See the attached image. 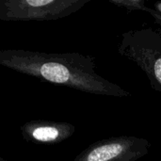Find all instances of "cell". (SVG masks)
<instances>
[{
    "mask_svg": "<svg viewBox=\"0 0 161 161\" xmlns=\"http://www.w3.org/2000/svg\"><path fill=\"white\" fill-rule=\"evenodd\" d=\"M20 131L27 142L55 145L72 137L75 132V126L67 122L34 120L21 125Z\"/></svg>",
    "mask_w": 161,
    "mask_h": 161,
    "instance_id": "5b68a950",
    "label": "cell"
},
{
    "mask_svg": "<svg viewBox=\"0 0 161 161\" xmlns=\"http://www.w3.org/2000/svg\"><path fill=\"white\" fill-rule=\"evenodd\" d=\"M148 140L136 136H118L95 142L73 161H136L149 153Z\"/></svg>",
    "mask_w": 161,
    "mask_h": 161,
    "instance_id": "277c9868",
    "label": "cell"
},
{
    "mask_svg": "<svg viewBox=\"0 0 161 161\" xmlns=\"http://www.w3.org/2000/svg\"><path fill=\"white\" fill-rule=\"evenodd\" d=\"M148 13H150L153 17H154V19H155V21H156V23L157 24H158V25L161 26V14L160 13H158V12H157L154 8H149V10H148Z\"/></svg>",
    "mask_w": 161,
    "mask_h": 161,
    "instance_id": "52a82bcc",
    "label": "cell"
},
{
    "mask_svg": "<svg viewBox=\"0 0 161 161\" xmlns=\"http://www.w3.org/2000/svg\"><path fill=\"white\" fill-rule=\"evenodd\" d=\"M91 0H0V20L29 22L58 20L78 11Z\"/></svg>",
    "mask_w": 161,
    "mask_h": 161,
    "instance_id": "3957f363",
    "label": "cell"
},
{
    "mask_svg": "<svg viewBox=\"0 0 161 161\" xmlns=\"http://www.w3.org/2000/svg\"><path fill=\"white\" fill-rule=\"evenodd\" d=\"M155 7H156V8H154V9H155L157 12H158V13H160L161 14V2H158V3H156Z\"/></svg>",
    "mask_w": 161,
    "mask_h": 161,
    "instance_id": "ba28073f",
    "label": "cell"
},
{
    "mask_svg": "<svg viewBox=\"0 0 161 161\" xmlns=\"http://www.w3.org/2000/svg\"><path fill=\"white\" fill-rule=\"evenodd\" d=\"M0 64L43 82L83 92L126 98L131 93L95 72V59L81 53H47L23 49L0 51Z\"/></svg>",
    "mask_w": 161,
    "mask_h": 161,
    "instance_id": "6da1fadb",
    "label": "cell"
},
{
    "mask_svg": "<svg viewBox=\"0 0 161 161\" xmlns=\"http://www.w3.org/2000/svg\"><path fill=\"white\" fill-rule=\"evenodd\" d=\"M117 49L143 71L152 88L161 93V26L122 33Z\"/></svg>",
    "mask_w": 161,
    "mask_h": 161,
    "instance_id": "7a4b0ae2",
    "label": "cell"
},
{
    "mask_svg": "<svg viewBox=\"0 0 161 161\" xmlns=\"http://www.w3.org/2000/svg\"><path fill=\"white\" fill-rule=\"evenodd\" d=\"M109 2L117 7L126 8L129 11L142 10L147 12L149 9L145 5V0H109Z\"/></svg>",
    "mask_w": 161,
    "mask_h": 161,
    "instance_id": "8992f818",
    "label": "cell"
}]
</instances>
